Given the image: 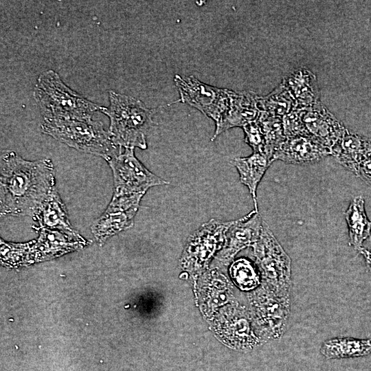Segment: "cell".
<instances>
[{
    "label": "cell",
    "mask_w": 371,
    "mask_h": 371,
    "mask_svg": "<svg viewBox=\"0 0 371 371\" xmlns=\"http://www.w3.org/2000/svg\"><path fill=\"white\" fill-rule=\"evenodd\" d=\"M245 132V142L249 145L253 153H259L266 155V144L264 134L256 120L243 127ZM271 161V160H270Z\"/></svg>",
    "instance_id": "cell-23"
},
{
    "label": "cell",
    "mask_w": 371,
    "mask_h": 371,
    "mask_svg": "<svg viewBox=\"0 0 371 371\" xmlns=\"http://www.w3.org/2000/svg\"><path fill=\"white\" fill-rule=\"evenodd\" d=\"M0 179L1 216H33L56 187L51 159L27 161L13 150L1 154Z\"/></svg>",
    "instance_id": "cell-1"
},
{
    "label": "cell",
    "mask_w": 371,
    "mask_h": 371,
    "mask_svg": "<svg viewBox=\"0 0 371 371\" xmlns=\"http://www.w3.org/2000/svg\"><path fill=\"white\" fill-rule=\"evenodd\" d=\"M110 104L100 111L110 119L109 132L114 144L120 148H147L146 133L154 124L155 110L131 96L113 91L109 93Z\"/></svg>",
    "instance_id": "cell-2"
},
{
    "label": "cell",
    "mask_w": 371,
    "mask_h": 371,
    "mask_svg": "<svg viewBox=\"0 0 371 371\" xmlns=\"http://www.w3.org/2000/svg\"><path fill=\"white\" fill-rule=\"evenodd\" d=\"M348 227L349 243L359 251L363 242L370 237L371 221L365 210V201L361 196L355 197L345 212Z\"/></svg>",
    "instance_id": "cell-18"
},
{
    "label": "cell",
    "mask_w": 371,
    "mask_h": 371,
    "mask_svg": "<svg viewBox=\"0 0 371 371\" xmlns=\"http://www.w3.org/2000/svg\"><path fill=\"white\" fill-rule=\"evenodd\" d=\"M272 162L264 154L253 153L245 157H236L233 164L236 168L240 182L246 186L251 195L254 210L258 211L256 191L258 186Z\"/></svg>",
    "instance_id": "cell-17"
},
{
    "label": "cell",
    "mask_w": 371,
    "mask_h": 371,
    "mask_svg": "<svg viewBox=\"0 0 371 371\" xmlns=\"http://www.w3.org/2000/svg\"><path fill=\"white\" fill-rule=\"evenodd\" d=\"M180 93V101L196 108L216 122L221 124L230 110L234 91L205 84L193 76L174 79Z\"/></svg>",
    "instance_id": "cell-7"
},
{
    "label": "cell",
    "mask_w": 371,
    "mask_h": 371,
    "mask_svg": "<svg viewBox=\"0 0 371 371\" xmlns=\"http://www.w3.org/2000/svg\"><path fill=\"white\" fill-rule=\"evenodd\" d=\"M284 134L286 138L306 135L302 120V110L295 109L282 118Z\"/></svg>",
    "instance_id": "cell-24"
},
{
    "label": "cell",
    "mask_w": 371,
    "mask_h": 371,
    "mask_svg": "<svg viewBox=\"0 0 371 371\" xmlns=\"http://www.w3.org/2000/svg\"><path fill=\"white\" fill-rule=\"evenodd\" d=\"M258 98L251 93L234 91L230 110L220 125L216 127L213 141L218 135L226 130L236 127H243L257 120L260 110L258 107Z\"/></svg>",
    "instance_id": "cell-16"
},
{
    "label": "cell",
    "mask_w": 371,
    "mask_h": 371,
    "mask_svg": "<svg viewBox=\"0 0 371 371\" xmlns=\"http://www.w3.org/2000/svg\"><path fill=\"white\" fill-rule=\"evenodd\" d=\"M294 102L284 86L279 87L265 98H258L260 111L282 118L293 111Z\"/></svg>",
    "instance_id": "cell-21"
},
{
    "label": "cell",
    "mask_w": 371,
    "mask_h": 371,
    "mask_svg": "<svg viewBox=\"0 0 371 371\" xmlns=\"http://www.w3.org/2000/svg\"><path fill=\"white\" fill-rule=\"evenodd\" d=\"M229 273L234 283L243 291H251L260 284L259 276L251 264L245 258L235 260L230 266Z\"/></svg>",
    "instance_id": "cell-22"
},
{
    "label": "cell",
    "mask_w": 371,
    "mask_h": 371,
    "mask_svg": "<svg viewBox=\"0 0 371 371\" xmlns=\"http://www.w3.org/2000/svg\"><path fill=\"white\" fill-rule=\"evenodd\" d=\"M358 176L371 185V155L361 164Z\"/></svg>",
    "instance_id": "cell-25"
},
{
    "label": "cell",
    "mask_w": 371,
    "mask_h": 371,
    "mask_svg": "<svg viewBox=\"0 0 371 371\" xmlns=\"http://www.w3.org/2000/svg\"><path fill=\"white\" fill-rule=\"evenodd\" d=\"M37 229L58 230L75 238L81 236L72 227L65 204L55 187L32 216Z\"/></svg>",
    "instance_id": "cell-15"
},
{
    "label": "cell",
    "mask_w": 371,
    "mask_h": 371,
    "mask_svg": "<svg viewBox=\"0 0 371 371\" xmlns=\"http://www.w3.org/2000/svg\"><path fill=\"white\" fill-rule=\"evenodd\" d=\"M330 155V150L306 135L286 138L273 156V161L281 160L295 165H307L320 161Z\"/></svg>",
    "instance_id": "cell-13"
},
{
    "label": "cell",
    "mask_w": 371,
    "mask_h": 371,
    "mask_svg": "<svg viewBox=\"0 0 371 371\" xmlns=\"http://www.w3.org/2000/svg\"><path fill=\"white\" fill-rule=\"evenodd\" d=\"M122 148L108 162L113 177V196L144 194L154 186L169 184L148 170L134 154V148Z\"/></svg>",
    "instance_id": "cell-6"
},
{
    "label": "cell",
    "mask_w": 371,
    "mask_h": 371,
    "mask_svg": "<svg viewBox=\"0 0 371 371\" xmlns=\"http://www.w3.org/2000/svg\"><path fill=\"white\" fill-rule=\"evenodd\" d=\"M263 222L259 212L255 210L236 219L225 233V245L217 254V260L227 265L238 251L252 246L259 238Z\"/></svg>",
    "instance_id": "cell-11"
},
{
    "label": "cell",
    "mask_w": 371,
    "mask_h": 371,
    "mask_svg": "<svg viewBox=\"0 0 371 371\" xmlns=\"http://www.w3.org/2000/svg\"><path fill=\"white\" fill-rule=\"evenodd\" d=\"M313 77L308 70L300 69L287 77L284 87L298 103L311 106L318 98Z\"/></svg>",
    "instance_id": "cell-20"
},
{
    "label": "cell",
    "mask_w": 371,
    "mask_h": 371,
    "mask_svg": "<svg viewBox=\"0 0 371 371\" xmlns=\"http://www.w3.org/2000/svg\"><path fill=\"white\" fill-rule=\"evenodd\" d=\"M41 127L43 133L56 140L106 161L121 148L114 144L101 122L43 117Z\"/></svg>",
    "instance_id": "cell-4"
},
{
    "label": "cell",
    "mask_w": 371,
    "mask_h": 371,
    "mask_svg": "<svg viewBox=\"0 0 371 371\" xmlns=\"http://www.w3.org/2000/svg\"><path fill=\"white\" fill-rule=\"evenodd\" d=\"M302 109V120L306 136L330 150L346 128L324 108Z\"/></svg>",
    "instance_id": "cell-12"
},
{
    "label": "cell",
    "mask_w": 371,
    "mask_h": 371,
    "mask_svg": "<svg viewBox=\"0 0 371 371\" xmlns=\"http://www.w3.org/2000/svg\"><path fill=\"white\" fill-rule=\"evenodd\" d=\"M34 95L43 117L47 118L90 120L93 113L102 108L68 87L52 69L39 75Z\"/></svg>",
    "instance_id": "cell-3"
},
{
    "label": "cell",
    "mask_w": 371,
    "mask_h": 371,
    "mask_svg": "<svg viewBox=\"0 0 371 371\" xmlns=\"http://www.w3.org/2000/svg\"><path fill=\"white\" fill-rule=\"evenodd\" d=\"M320 352L326 359L358 357L371 352V341L352 337H337L325 341Z\"/></svg>",
    "instance_id": "cell-19"
},
{
    "label": "cell",
    "mask_w": 371,
    "mask_h": 371,
    "mask_svg": "<svg viewBox=\"0 0 371 371\" xmlns=\"http://www.w3.org/2000/svg\"><path fill=\"white\" fill-rule=\"evenodd\" d=\"M234 221L212 218L202 224L188 239L181 258L183 267L196 273L207 267L211 258L223 245L225 233Z\"/></svg>",
    "instance_id": "cell-9"
},
{
    "label": "cell",
    "mask_w": 371,
    "mask_h": 371,
    "mask_svg": "<svg viewBox=\"0 0 371 371\" xmlns=\"http://www.w3.org/2000/svg\"><path fill=\"white\" fill-rule=\"evenodd\" d=\"M251 247L264 284L279 293L290 295L291 258L265 221L259 238Z\"/></svg>",
    "instance_id": "cell-5"
},
{
    "label": "cell",
    "mask_w": 371,
    "mask_h": 371,
    "mask_svg": "<svg viewBox=\"0 0 371 371\" xmlns=\"http://www.w3.org/2000/svg\"><path fill=\"white\" fill-rule=\"evenodd\" d=\"M330 155L345 168L358 176L361 164L371 155V140L346 129L331 148Z\"/></svg>",
    "instance_id": "cell-14"
},
{
    "label": "cell",
    "mask_w": 371,
    "mask_h": 371,
    "mask_svg": "<svg viewBox=\"0 0 371 371\" xmlns=\"http://www.w3.org/2000/svg\"><path fill=\"white\" fill-rule=\"evenodd\" d=\"M359 252L363 256L366 265L369 270L371 271V251L362 247L359 250Z\"/></svg>",
    "instance_id": "cell-26"
},
{
    "label": "cell",
    "mask_w": 371,
    "mask_h": 371,
    "mask_svg": "<svg viewBox=\"0 0 371 371\" xmlns=\"http://www.w3.org/2000/svg\"><path fill=\"white\" fill-rule=\"evenodd\" d=\"M144 194L113 196L103 214L91 226L100 243L131 227Z\"/></svg>",
    "instance_id": "cell-10"
},
{
    "label": "cell",
    "mask_w": 371,
    "mask_h": 371,
    "mask_svg": "<svg viewBox=\"0 0 371 371\" xmlns=\"http://www.w3.org/2000/svg\"><path fill=\"white\" fill-rule=\"evenodd\" d=\"M251 302L255 324L261 335L270 339L280 338L289 320L290 295L279 293L264 284L251 295Z\"/></svg>",
    "instance_id": "cell-8"
}]
</instances>
